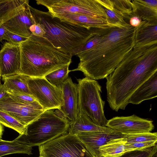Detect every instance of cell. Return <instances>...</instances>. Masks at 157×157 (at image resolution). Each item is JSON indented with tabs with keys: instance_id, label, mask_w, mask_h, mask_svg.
<instances>
[{
	"instance_id": "cell-18",
	"label": "cell",
	"mask_w": 157,
	"mask_h": 157,
	"mask_svg": "<svg viewBox=\"0 0 157 157\" xmlns=\"http://www.w3.org/2000/svg\"><path fill=\"white\" fill-rule=\"evenodd\" d=\"M133 16L142 21L157 23V0H132Z\"/></svg>"
},
{
	"instance_id": "cell-30",
	"label": "cell",
	"mask_w": 157,
	"mask_h": 157,
	"mask_svg": "<svg viewBox=\"0 0 157 157\" xmlns=\"http://www.w3.org/2000/svg\"><path fill=\"white\" fill-rule=\"evenodd\" d=\"M118 157H157V144L145 149L126 151Z\"/></svg>"
},
{
	"instance_id": "cell-40",
	"label": "cell",
	"mask_w": 157,
	"mask_h": 157,
	"mask_svg": "<svg viewBox=\"0 0 157 157\" xmlns=\"http://www.w3.org/2000/svg\"><path fill=\"white\" fill-rule=\"evenodd\" d=\"M4 131L3 126L2 124L0 126V139H1Z\"/></svg>"
},
{
	"instance_id": "cell-13",
	"label": "cell",
	"mask_w": 157,
	"mask_h": 157,
	"mask_svg": "<svg viewBox=\"0 0 157 157\" xmlns=\"http://www.w3.org/2000/svg\"><path fill=\"white\" fill-rule=\"evenodd\" d=\"M21 65V52L19 44L6 42L0 50L1 76L19 73Z\"/></svg>"
},
{
	"instance_id": "cell-35",
	"label": "cell",
	"mask_w": 157,
	"mask_h": 157,
	"mask_svg": "<svg viewBox=\"0 0 157 157\" xmlns=\"http://www.w3.org/2000/svg\"><path fill=\"white\" fill-rule=\"evenodd\" d=\"M29 30L33 35L37 36H43L45 33V31L43 25L39 23H36L31 25Z\"/></svg>"
},
{
	"instance_id": "cell-33",
	"label": "cell",
	"mask_w": 157,
	"mask_h": 157,
	"mask_svg": "<svg viewBox=\"0 0 157 157\" xmlns=\"http://www.w3.org/2000/svg\"><path fill=\"white\" fill-rule=\"evenodd\" d=\"M157 141H150L144 142L127 143L125 147L127 151L140 150L147 148L157 144Z\"/></svg>"
},
{
	"instance_id": "cell-2",
	"label": "cell",
	"mask_w": 157,
	"mask_h": 157,
	"mask_svg": "<svg viewBox=\"0 0 157 157\" xmlns=\"http://www.w3.org/2000/svg\"><path fill=\"white\" fill-rule=\"evenodd\" d=\"M136 28L129 23L109 25L97 44L76 55L80 62L71 71H80L86 77L95 80L106 78L134 46Z\"/></svg>"
},
{
	"instance_id": "cell-10",
	"label": "cell",
	"mask_w": 157,
	"mask_h": 157,
	"mask_svg": "<svg viewBox=\"0 0 157 157\" xmlns=\"http://www.w3.org/2000/svg\"><path fill=\"white\" fill-rule=\"evenodd\" d=\"M0 110L8 113L26 126L45 111L36 100L20 103L14 101L8 94L0 99Z\"/></svg>"
},
{
	"instance_id": "cell-4",
	"label": "cell",
	"mask_w": 157,
	"mask_h": 157,
	"mask_svg": "<svg viewBox=\"0 0 157 157\" xmlns=\"http://www.w3.org/2000/svg\"><path fill=\"white\" fill-rule=\"evenodd\" d=\"M31 13L36 23L42 24L45 33L43 36L55 47L71 54L82 46L97 32L98 28H87L52 17L30 5Z\"/></svg>"
},
{
	"instance_id": "cell-11",
	"label": "cell",
	"mask_w": 157,
	"mask_h": 157,
	"mask_svg": "<svg viewBox=\"0 0 157 157\" xmlns=\"http://www.w3.org/2000/svg\"><path fill=\"white\" fill-rule=\"evenodd\" d=\"M106 127L122 135L151 132L154 128L153 121L135 114L127 117H116L108 120Z\"/></svg>"
},
{
	"instance_id": "cell-8",
	"label": "cell",
	"mask_w": 157,
	"mask_h": 157,
	"mask_svg": "<svg viewBox=\"0 0 157 157\" xmlns=\"http://www.w3.org/2000/svg\"><path fill=\"white\" fill-rule=\"evenodd\" d=\"M38 147L42 157H93L76 135L68 133Z\"/></svg>"
},
{
	"instance_id": "cell-22",
	"label": "cell",
	"mask_w": 157,
	"mask_h": 157,
	"mask_svg": "<svg viewBox=\"0 0 157 157\" xmlns=\"http://www.w3.org/2000/svg\"><path fill=\"white\" fill-rule=\"evenodd\" d=\"M2 77L3 84L8 92H19L32 95L28 85L27 79L29 76L18 73Z\"/></svg>"
},
{
	"instance_id": "cell-7",
	"label": "cell",
	"mask_w": 157,
	"mask_h": 157,
	"mask_svg": "<svg viewBox=\"0 0 157 157\" xmlns=\"http://www.w3.org/2000/svg\"><path fill=\"white\" fill-rule=\"evenodd\" d=\"M43 5L54 17L67 13H76L105 18L104 8L97 0H36Z\"/></svg>"
},
{
	"instance_id": "cell-21",
	"label": "cell",
	"mask_w": 157,
	"mask_h": 157,
	"mask_svg": "<svg viewBox=\"0 0 157 157\" xmlns=\"http://www.w3.org/2000/svg\"><path fill=\"white\" fill-rule=\"evenodd\" d=\"M29 3L27 0H0V25L19 14Z\"/></svg>"
},
{
	"instance_id": "cell-12",
	"label": "cell",
	"mask_w": 157,
	"mask_h": 157,
	"mask_svg": "<svg viewBox=\"0 0 157 157\" xmlns=\"http://www.w3.org/2000/svg\"><path fill=\"white\" fill-rule=\"evenodd\" d=\"M61 89L62 105L55 112L71 123L76 120L79 112L77 84L74 83L71 78L68 77L61 85Z\"/></svg>"
},
{
	"instance_id": "cell-36",
	"label": "cell",
	"mask_w": 157,
	"mask_h": 157,
	"mask_svg": "<svg viewBox=\"0 0 157 157\" xmlns=\"http://www.w3.org/2000/svg\"><path fill=\"white\" fill-rule=\"evenodd\" d=\"M97 1L104 8L109 10H113V4L112 0H97Z\"/></svg>"
},
{
	"instance_id": "cell-43",
	"label": "cell",
	"mask_w": 157,
	"mask_h": 157,
	"mask_svg": "<svg viewBox=\"0 0 157 157\" xmlns=\"http://www.w3.org/2000/svg\"><path fill=\"white\" fill-rule=\"evenodd\" d=\"M39 157H42V156H39Z\"/></svg>"
},
{
	"instance_id": "cell-1",
	"label": "cell",
	"mask_w": 157,
	"mask_h": 157,
	"mask_svg": "<svg viewBox=\"0 0 157 157\" xmlns=\"http://www.w3.org/2000/svg\"><path fill=\"white\" fill-rule=\"evenodd\" d=\"M157 72V42L134 46L105 78L107 101L117 112L124 110L135 91Z\"/></svg>"
},
{
	"instance_id": "cell-24",
	"label": "cell",
	"mask_w": 157,
	"mask_h": 157,
	"mask_svg": "<svg viewBox=\"0 0 157 157\" xmlns=\"http://www.w3.org/2000/svg\"><path fill=\"white\" fill-rule=\"evenodd\" d=\"M125 138L115 139L101 146L98 148L101 157H118L126 152Z\"/></svg>"
},
{
	"instance_id": "cell-37",
	"label": "cell",
	"mask_w": 157,
	"mask_h": 157,
	"mask_svg": "<svg viewBox=\"0 0 157 157\" xmlns=\"http://www.w3.org/2000/svg\"><path fill=\"white\" fill-rule=\"evenodd\" d=\"M142 20L138 17L133 16L129 20V24L132 26L136 27L140 24Z\"/></svg>"
},
{
	"instance_id": "cell-19",
	"label": "cell",
	"mask_w": 157,
	"mask_h": 157,
	"mask_svg": "<svg viewBox=\"0 0 157 157\" xmlns=\"http://www.w3.org/2000/svg\"><path fill=\"white\" fill-rule=\"evenodd\" d=\"M157 96V72L140 86L133 93L129 103L138 105Z\"/></svg>"
},
{
	"instance_id": "cell-25",
	"label": "cell",
	"mask_w": 157,
	"mask_h": 157,
	"mask_svg": "<svg viewBox=\"0 0 157 157\" xmlns=\"http://www.w3.org/2000/svg\"><path fill=\"white\" fill-rule=\"evenodd\" d=\"M0 123L15 130L20 135L25 134L27 126L8 113L1 110H0Z\"/></svg>"
},
{
	"instance_id": "cell-39",
	"label": "cell",
	"mask_w": 157,
	"mask_h": 157,
	"mask_svg": "<svg viewBox=\"0 0 157 157\" xmlns=\"http://www.w3.org/2000/svg\"><path fill=\"white\" fill-rule=\"evenodd\" d=\"M6 30L2 25H0V42L4 40L3 36Z\"/></svg>"
},
{
	"instance_id": "cell-17",
	"label": "cell",
	"mask_w": 157,
	"mask_h": 157,
	"mask_svg": "<svg viewBox=\"0 0 157 157\" xmlns=\"http://www.w3.org/2000/svg\"><path fill=\"white\" fill-rule=\"evenodd\" d=\"M114 132L108 127H102L97 125L87 116L79 111L76 120L70 123L68 133L76 135L80 132Z\"/></svg>"
},
{
	"instance_id": "cell-34",
	"label": "cell",
	"mask_w": 157,
	"mask_h": 157,
	"mask_svg": "<svg viewBox=\"0 0 157 157\" xmlns=\"http://www.w3.org/2000/svg\"><path fill=\"white\" fill-rule=\"evenodd\" d=\"M29 38L18 35L6 29L3 36L4 40H7L9 42L17 44H20L26 41Z\"/></svg>"
},
{
	"instance_id": "cell-23",
	"label": "cell",
	"mask_w": 157,
	"mask_h": 157,
	"mask_svg": "<svg viewBox=\"0 0 157 157\" xmlns=\"http://www.w3.org/2000/svg\"><path fill=\"white\" fill-rule=\"evenodd\" d=\"M32 147L17 137L12 141L0 139V157L12 154H32Z\"/></svg>"
},
{
	"instance_id": "cell-3",
	"label": "cell",
	"mask_w": 157,
	"mask_h": 157,
	"mask_svg": "<svg viewBox=\"0 0 157 157\" xmlns=\"http://www.w3.org/2000/svg\"><path fill=\"white\" fill-rule=\"evenodd\" d=\"M19 45L21 65L19 73L30 77H44L72 62L71 55L55 47L43 36L32 34Z\"/></svg>"
},
{
	"instance_id": "cell-14",
	"label": "cell",
	"mask_w": 157,
	"mask_h": 157,
	"mask_svg": "<svg viewBox=\"0 0 157 157\" xmlns=\"http://www.w3.org/2000/svg\"><path fill=\"white\" fill-rule=\"evenodd\" d=\"M76 136L83 143L93 157H101L98 151L101 146L109 141L123 137V135L115 132H80Z\"/></svg>"
},
{
	"instance_id": "cell-31",
	"label": "cell",
	"mask_w": 157,
	"mask_h": 157,
	"mask_svg": "<svg viewBox=\"0 0 157 157\" xmlns=\"http://www.w3.org/2000/svg\"><path fill=\"white\" fill-rule=\"evenodd\" d=\"M104 10L107 16V20L110 25L124 26L128 23L120 13L116 9L113 8L112 10H109L104 8Z\"/></svg>"
},
{
	"instance_id": "cell-5",
	"label": "cell",
	"mask_w": 157,
	"mask_h": 157,
	"mask_svg": "<svg viewBox=\"0 0 157 157\" xmlns=\"http://www.w3.org/2000/svg\"><path fill=\"white\" fill-rule=\"evenodd\" d=\"M70 124L54 109L46 110L27 126L25 134L17 137L32 147L39 146L68 133Z\"/></svg>"
},
{
	"instance_id": "cell-29",
	"label": "cell",
	"mask_w": 157,
	"mask_h": 157,
	"mask_svg": "<svg viewBox=\"0 0 157 157\" xmlns=\"http://www.w3.org/2000/svg\"><path fill=\"white\" fill-rule=\"evenodd\" d=\"M122 135L123 137L126 139L127 143L157 141V133L156 132Z\"/></svg>"
},
{
	"instance_id": "cell-6",
	"label": "cell",
	"mask_w": 157,
	"mask_h": 157,
	"mask_svg": "<svg viewBox=\"0 0 157 157\" xmlns=\"http://www.w3.org/2000/svg\"><path fill=\"white\" fill-rule=\"evenodd\" d=\"M78 109L97 125L106 127L108 120L104 114L105 101L101 98V87L96 80L86 77L77 80Z\"/></svg>"
},
{
	"instance_id": "cell-26",
	"label": "cell",
	"mask_w": 157,
	"mask_h": 157,
	"mask_svg": "<svg viewBox=\"0 0 157 157\" xmlns=\"http://www.w3.org/2000/svg\"><path fill=\"white\" fill-rule=\"evenodd\" d=\"M69 65L49 73L44 77L52 85L61 88V85L68 78L69 73L71 72L69 70Z\"/></svg>"
},
{
	"instance_id": "cell-27",
	"label": "cell",
	"mask_w": 157,
	"mask_h": 157,
	"mask_svg": "<svg viewBox=\"0 0 157 157\" xmlns=\"http://www.w3.org/2000/svg\"><path fill=\"white\" fill-rule=\"evenodd\" d=\"M108 27L105 28H98L93 36L90 38L82 46L73 53L72 56L76 55L78 53L88 50L97 44L102 38Z\"/></svg>"
},
{
	"instance_id": "cell-38",
	"label": "cell",
	"mask_w": 157,
	"mask_h": 157,
	"mask_svg": "<svg viewBox=\"0 0 157 157\" xmlns=\"http://www.w3.org/2000/svg\"><path fill=\"white\" fill-rule=\"evenodd\" d=\"M7 90L4 84H0V99L8 94Z\"/></svg>"
},
{
	"instance_id": "cell-42",
	"label": "cell",
	"mask_w": 157,
	"mask_h": 157,
	"mask_svg": "<svg viewBox=\"0 0 157 157\" xmlns=\"http://www.w3.org/2000/svg\"><path fill=\"white\" fill-rule=\"evenodd\" d=\"M2 125V124L0 123V126H1Z\"/></svg>"
},
{
	"instance_id": "cell-20",
	"label": "cell",
	"mask_w": 157,
	"mask_h": 157,
	"mask_svg": "<svg viewBox=\"0 0 157 157\" xmlns=\"http://www.w3.org/2000/svg\"><path fill=\"white\" fill-rule=\"evenodd\" d=\"M157 42V23L142 21L136 27L135 46L142 45Z\"/></svg>"
},
{
	"instance_id": "cell-32",
	"label": "cell",
	"mask_w": 157,
	"mask_h": 157,
	"mask_svg": "<svg viewBox=\"0 0 157 157\" xmlns=\"http://www.w3.org/2000/svg\"><path fill=\"white\" fill-rule=\"evenodd\" d=\"M8 93L15 101L22 103H28L36 100L31 95L19 92H10Z\"/></svg>"
},
{
	"instance_id": "cell-41",
	"label": "cell",
	"mask_w": 157,
	"mask_h": 157,
	"mask_svg": "<svg viewBox=\"0 0 157 157\" xmlns=\"http://www.w3.org/2000/svg\"><path fill=\"white\" fill-rule=\"evenodd\" d=\"M1 76V71H0V77ZM1 83H0V84Z\"/></svg>"
},
{
	"instance_id": "cell-15",
	"label": "cell",
	"mask_w": 157,
	"mask_h": 157,
	"mask_svg": "<svg viewBox=\"0 0 157 157\" xmlns=\"http://www.w3.org/2000/svg\"><path fill=\"white\" fill-rule=\"evenodd\" d=\"M29 5L19 14L2 25L7 30L18 35L29 37L32 33L30 27L36 23Z\"/></svg>"
},
{
	"instance_id": "cell-16",
	"label": "cell",
	"mask_w": 157,
	"mask_h": 157,
	"mask_svg": "<svg viewBox=\"0 0 157 157\" xmlns=\"http://www.w3.org/2000/svg\"><path fill=\"white\" fill-rule=\"evenodd\" d=\"M55 17L61 21L88 29L105 28L110 25L106 19L83 14L67 13L57 15Z\"/></svg>"
},
{
	"instance_id": "cell-9",
	"label": "cell",
	"mask_w": 157,
	"mask_h": 157,
	"mask_svg": "<svg viewBox=\"0 0 157 157\" xmlns=\"http://www.w3.org/2000/svg\"><path fill=\"white\" fill-rule=\"evenodd\" d=\"M28 85L32 95L45 110L60 109L62 91L52 84L45 77H29Z\"/></svg>"
},
{
	"instance_id": "cell-28",
	"label": "cell",
	"mask_w": 157,
	"mask_h": 157,
	"mask_svg": "<svg viewBox=\"0 0 157 157\" xmlns=\"http://www.w3.org/2000/svg\"><path fill=\"white\" fill-rule=\"evenodd\" d=\"M113 8L120 13L124 19L129 20L133 16L131 0H112Z\"/></svg>"
}]
</instances>
